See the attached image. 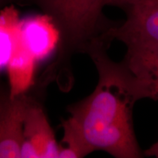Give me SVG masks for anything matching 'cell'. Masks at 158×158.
<instances>
[{
	"label": "cell",
	"instance_id": "4",
	"mask_svg": "<svg viewBox=\"0 0 158 158\" xmlns=\"http://www.w3.org/2000/svg\"><path fill=\"white\" fill-rule=\"evenodd\" d=\"M32 99L27 94L10 96L0 90V158H21L23 124Z\"/></svg>",
	"mask_w": 158,
	"mask_h": 158
},
{
	"label": "cell",
	"instance_id": "5",
	"mask_svg": "<svg viewBox=\"0 0 158 158\" xmlns=\"http://www.w3.org/2000/svg\"><path fill=\"white\" fill-rule=\"evenodd\" d=\"M59 144L44 110L31 100L23 124L21 158H58Z\"/></svg>",
	"mask_w": 158,
	"mask_h": 158
},
{
	"label": "cell",
	"instance_id": "13",
	"mask_svg": "<svg viewBox=\"0 0 158 158\" xmlns=\"http://www.w3.org/2000/svg\"><path fill=\"white\" fill-rule=\"evenodd\" d=\"M21 3H23V0H0V10L7 5Z\"/></svg>",
	"mask_w": 158,
	"mask_h": 158
},
{
	"label": "cell",
	"instance_id": "11",
	"mask_svg": "<svg viewBox=\"0 0 158 158\" xmlns=\"http://www.w3.org/2000/svg\"><path fill=\"white\" fill-rule=\"evenodd\" d=\"M104 1L106 6H114L125 10L132 5L139 2L142 0H104Z\"/></svg>",
	"mask_w": 158,
	"mask_h": 158
},
{
	"label": "cell",
	"instance_id": "6",
	"mask_svg": "<svg viewBox=\"0 0 158 158\" xmlns=\"http://www.w3.org/2000/svg\"><path fill=\"white\" fill-rule=\"evenodd\" d=\"M19 33L37 62L46 60L60 48L62 32L54 19L46 13L21 18Z\"/></svg>",
	"mask_w": 158,
	"mask_h": 158
},
{
	"label": "cell",
	"instance_id": "10",
	"mask_svg": "<svg viewBox=\"0 0 158 158\" xmlns=\"http://www.w3.org/2000/svg\"><path fill=\"white\" fill-rule=\"evenodd\" d=\"M64 135L59 144L58 158H82L90 153L84 138L70 118L62 123Z\"/></svg>",
	"mask_w": 158,
	"mask_h": 158
},
{
	"label": "cell",
	"instance_id": "2",
	"mask_svg": "<svg viewBox=\"0 0 158 158\" xmlns=\"http://www.w3.org/2000/svg\"><path fill=\"white\" fill-rule=\"evenodd\" d=\"M54 19L62 32L61 53L84 52L115 23L103 14L104 0H23Z\"/></svg>",
	"mask_w": 158,
	"mask_h": 158
},
{
	"label": "cell",
	"instance_id": "8",
	"mask_svg": "<svg viewBox=\"0 0 158 158\" xmlns=\"http://www.w3.org/2000/svg\"><path fill=\"white\" fill-rule=\"evenodd\" d=\"M37 63L21 40L19 27L6 68L8 76L10 96L13 98L27 94L35 84Z\"/></svg>",
	"mask_w": 158,
	"mask_h": 158
},
{
	"label": "cell",
	"instance_id": "14",
	"mask_svg": "<svg viewBox=\"0 0 158 158\" xmlns=\"http://www.w3.org/2000/svg\"><path fill=\"white\" fill-rule=\"evenodd\" d=\"M153 1H154V2H155V3H157V5H158V0H153Z\"/></svg>",
	"mask_w": 158,
	"mask_h": 158
},
{
	"label": "cell",
	"instance_id": "3",
	"mask_svg": "<svg viewBox=\"0 0 158 158\" xmlns=\"http://www.w3.org/2000/svg\"><path fill=\"white\" fill-rule=\"evenodd\" d=\"M127 17L103 34L110 42L118 40L124 45L148 42L158 45V5L153 0H142L124 10Z\"/></svg>",
	"mask_w": 158,
	"mask_h": 158
},
{
	"label": "cell",
	"instance_id": "9",
	"mask_svg": "<svg viewBox=\"0 0 158 158\" xmlns=\"http://www.w3.org/2000/svg\"><path fill=\"white\" fill-rule=\"evenodd\" d=\"M21 19L19 10L14 4L0 10V71L7 68Z\"/></svg>",
	"mask_w": 158,
	"mask_h": 158
},
{
	"label": "cell",
	"instance_id": "12",
	"mask_svg": "<svg viewBox=\"0 0 158 158\" xmlns=\"http://www.w3.org/2000/svg\"><path fill=\"white\" fill-rule=\"evenodd\" d=\"M143 155L147 157H154L158 158V141L152 145L143 152Z\"/></svg>",
	"mask_w": 158,
	"mask_h": 158
},
{
	"label": "cell",
	"instance_id": "7",
	"mask_svg": "<svg viewBox=\"0 0 158 158\" xmlns=\"http://www.w3.org/2000/svg\"><path fill=\"white\" fill-rule=\"evenodd\" d=\"M125 45L122 63L144 89L148 98L158 101V45L133 42Z\"/></svg>",
	"mask_w": 158,
	"mask_h": 158
},
{
	"label": "cell",
	"instance_id": "1",
	"mask_svg": "<svg viewBox=\"0 0 158 158\" xmlns=\"http://www.w3.org/2000/svg\"><path fill=\"white\" fill-rule=\"evenodd\" d=\"M110 43L103 37L88 47L98 82L92 94L68 108L70 118L81 132L91 152H106L116 158H141L133 124L136 102L147 98L141 85L122 62L108 55Z\"/></svg>",
	"mask_w": 158,
	"mask_h": 158
}]
</instances>
